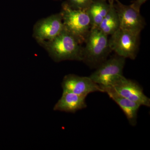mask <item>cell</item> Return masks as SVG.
<instances>
[{"label": "cell", "mask_w": 150, "mask_h": 150, "mask_svg": "<svg viewBox=\"0 0 150 150\" xmlns=\"http://www.w3.org/2000/svg\"><path fill=\"white\" fill-rule=\"evenodd\" d=\"M98 28L91 29L83 48L82 62L92 68H97L107 59L111 52L109 38Z\"/></svg>", "instance_id": "obj_2"}, {"label": "cell", "mask_w": 150, "mask_h": 150, "mask_svg": "<svg viewBox=\"0 0 150 150\" xmlns=\"http://www.w3.org/2000/svg\"><path fill=\"white\" fill-rule=\"evenodd\" d=\"M119 20L114 4H110L108 12L98 26V29L107 35H112L119 28Z\"/></svg>", "instance_id": "obj_13"}, {"label": "cell", "mask_w": 150, "mask_h": 150, "mask_svg": "<svg viewBox=\"0 0 150 150\" xmlns=\"http://www.w3.org/2000/svg\"><path fill=\"white\" fill-rule=\"evenodd\" d=\"M62 86L63 91L86 97L92 93L104 92L100 86L94 82L89 76H81L73 74L65 76Z\"/></svg>", "instance_id": "obj_9"}, {"label": "cell", "mask_w": 150, "mask_h": 150, "mask_svg": "<svg viewBox=\"0 0 150 150\" xmlns=\"http://www.w3.org/2000/svg\"><path fill=\"white\" fill-rule=\"evenodd\" d=\"M64 29L61 12L41 19L34 25L33 36L38 43H43L53 40Z\"/></svg>", "instance_id": "obj_6"}, {"label": "cell", "mask_w": 150, "mask_h": 150, "mask_svg": "<svg viewBox=\"0 0 150 150\" xmlns=\"http://www.w3.org/2000/svg\"><path fill=\"white\" fill-rule=\"evenodd\" d=\"M86 97L63 91L62 96L54 105V110L69 112H75L87 107Z\"/></svg>", "instance_id": "obj_11"}, {"label": "cell", "mask_w": 150, "mask_h": 150, "mask_svg": "<svg viewBox=\"0 0 150 150\" xmlns=\"http://www.w3.org/2000/svg\"><path fill=\"white\" fill-rule=\"evenodd\" d=\"M106 1H108V3L109 4H114L115 0H106Z\"/></svg>", "instance_id": "obj_16"}, {"label": "cell", "mask_w": 150, "mask_h": 150, "mask_svg": "<svg viewBox=\"0 0 150 150\" xmlns=\"http://www.w3.org/2000/svg\"><path fill=\"white\" fill-rule=\"evenodd\" d=\"M101 88L103 92L106 93L109 97L123 110L130 125L132 126H136L138 111L141 105L137 103L121 96L110 87Z\"/></svg>", "instance_id": "obj_10"}, {"label": "cell", "mask_w": 150, "mask_h": 150, "mask_svg": "<svg viewBox=\"0 0 150 150\" xmlns=\"http://www.w3.org/2000/svg\"><path fill=\"white\" fill-rule=\"evenodd\" d=\"M125 64V58L116 55L101 63L90 78L101 88L111 87L123 76Z\"/></svg>", "instance_id": "obj_4"}, {"label": "cell", "mask_w": 150, "mask_h": 150, "mask_svg": "<svg viewBox=\"0 0 150 150\" xmlns=\"http://www.w3.org/2000/svg\"><path fill=\"white\" fill-rule=\"evenodd\" d=\"M110 87L121 96L141 106L150 107V98L144 93L142 87L136 82L123 76Z\"/></svg>", "instance_id": "obj_8"}, {"label": "cell", "mask_w": 150, "mask_h": 150, "mask_svg": "<svg viewBox=\"0 0 150 150\" xmlns=\"http://www.w3.org/2000/svg\"><path fill=\"white\" fill-rule=\"evenodd\" d=\"M94 0H67V3L70 7L74 9L86 10Z\"/></svg>", "instance_id": "obj_14"}, {"label": "cell", "mask_w": 150, "mask_h": 150, "mask_svg": "<svg viewBox=\"0 0 150 150\" xmlns=\"http://www.w3.org/2000/svg\"><path fill=\"white\" fill-rule=\"evenodd\" d=\"M147 1V0H136L130 5L135 10L140 12L141 6Z\"/></svg>", "instance_id": "obj_15"}, {"label": "cell", "mask_w": 150, "mask_h": 150, "mask_svg": "<svg viewBox=\"0 0 150 150\" xmlns=\"http://www.w3.org/2000/svg\"><path fill=\"white\" fill-rule=\"evenodd\" d=\"M77 39L65 29L53 40L42 44L55 62H82L83 48Z\"/></svg>", "instance_id": "obj_1"}, {"label": "cell", "mask_w": 150, "mask_h": 150, "mask_svg": "<svg viewBox=\"0 0 150 150\" xmlns=\"http://www.w3.org/2000/svg\"><path fill=\"white\" fill-rule=\"evenodd\" d=\"M140 34L119 28L109 38L111 51L126 59H136L139 51Z\"/></svg>", "instance_id": "obj_5"}, {"label": "cell", "mask_w": 150, "mask_h": 150, "mask_svg": "<svg viewBox=\"0 0 150 150\" xmlns=\"http://www.w3.org/2000/svg\"><path fill=\"white\" fill-rule=\"evenodd\" d=\"M60 12L64 29L81 44L84 43L91 29L90 19L86 11L72 8L65 2L62 4Z\"/></svg>", "instance_id": "obj_3"}, {"label": "cell", "mask_w": 150, "mask_h": 150, "mask_svg": "<svg viewBox=\"0 0 150 150\" xmlns=\"http://www.w3.org/2000/svg\"><path fill=\"white\" fill-rule=\"evenodd\" d=\"M114 6L118 14L119 28L130 32L140 34L144 28L146 23L140 12L131 5H125L118 0H115Z\"/></svg>", "instance_id": "obj_7"}, {"label": "cell", "mask_w": 150, "mask_h": 150, "mask_svg": "<svg viewBox=\"0 0 150 150\" xmlns=\"http://www.w3.org/2000/svg\"><path fill=\"white\" fill-rule=\"evenodd\" d=\"M110 4L106 0H94L86 10L91 23V29L98 28L107 14Z\"/></svg>", "instance_id": "obj_12"}]
</instances>
